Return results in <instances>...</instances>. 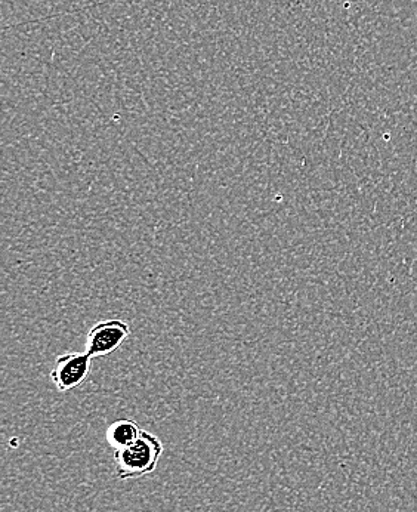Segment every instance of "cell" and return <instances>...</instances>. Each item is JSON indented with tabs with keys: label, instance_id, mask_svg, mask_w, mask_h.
<instances>
[{
	"label": "cell",
	"instance_id": "cell-1",
	"mask_svg": "<svg viewBox=\"0 0 417 512\" xmlns=\"http://www.w3.org/2000/svg\"><path fill=\"white\" fill-rule=\"evenodd\" d=\"M163 452L165 446L159 437L142 430L135 443L114 450L116 477L120 481H128L150 476L157 470Z\"/></svg>",
	"mask_w": 417,
	"mask_h": 512
},
{
	"label": "cell",
	"instance_id": "cell-4",
	"mask_svg": "<svg viewBox=\"0 0 417 512\" xmlns=\"http://www.w3.org/2000/svg\"><path fill=\"white\" fill-rule=\"evenodd\" d=\"M141 428L134 419L122 418L114 421L108 427L107 441L114 450L122 449V447L129 446L135 443L138 437L141 436Z\"/></svg>",
	"mask_w": 417,
	"mask_h": 512
},
{
	"label": "cell",
	"instance_id": "cell-2",
	"mask_svg": "<svg viewBox=\"0 0 417 512\" xmlns=\"http://www.w3.org/2000/svg\"><path fill=\"white\" fill-rule=\"evenodd\" d=\"M92 357L86 351H70L55 359L51 381L60 393L74 390L88 378L91 372Z\"/></svg>",
	"mask_w": 417,
	"mask_h": 512
},
{
	"label": "cell",
	"instance_id": "cell-3",
	"mask_svg": "<svg viewBox=\"0 0 417 512\" xmlns=\"http://www.w3.org/2000/svg\"><path fill=\"white\" fill-rule=\"evenodd\" d=\"M131 335V328L123 320H103L89 330L86 339V353L97 359V357L113 354L117 348L122 347L123 342Z\"/></svg>",
	"mask_w": 417,
	"mask_h": 512
}]
</instances>
